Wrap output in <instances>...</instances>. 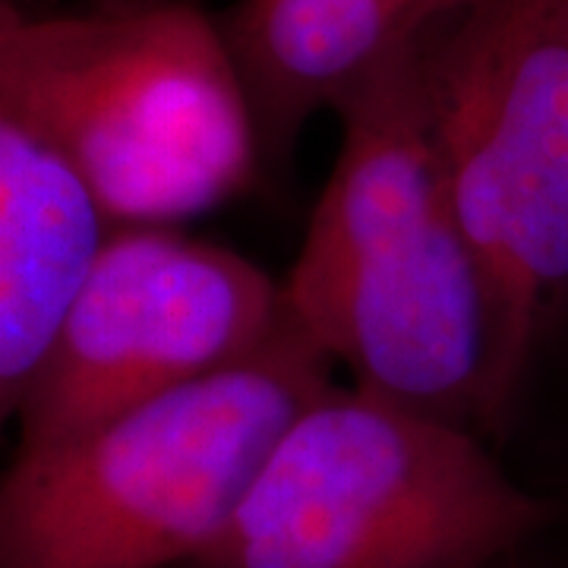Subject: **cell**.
Here are the masks:
<instances>
[{
    "mask_svg": "<svg viewBox=\"0 0 568 568\" xmlns=\"http://www.w3.org/2000/svg\"><path fill=\"white\" fill-rule=\"evenodd\" d=\"M287 323L282 282L178 227H111L17 414L48 446L263 351Z\"/></svg>",
    "mask_w": 568,
    "mask_h": 568,
    "instance_id": "6",
    "label": "cell"
},
{
    "mask_svg": "<svg viewBox=\"0 0 568 568\" xmlns=\"http://www.w3.org/2000/svg\"><path fill=\"white\" fill-rule=\"evenodd\" d=\"M111 224L0 63V429L17 424Z\"/></svg>",
    "mask_w": 568,
    "mask_h": 568,
    "instance_id": "7",
    "label": "cell"
},
{
    "mask_svg": "<svg viewBox=\"0 0 568 568\" xmlns=\"http://www.w3.org/2000/svg\"><path fill=\"white\" fill-rule=\"evenodd\" d=\"M0 63L111 227H178L265 164L219 17L190 0L54 17L0 0Z\"/></svg>",
    "mask_w": 568,
    "mask_h": 568,
    "instance_id": "3",
    "label": "cell"
},
{
    "mask_svg": "<svg viewBox=\"0 0 568 568\" xmlns=\"http://www.w3.org/2000/svg\"><path fill=\"white\" fill-rule=\"evenodd\" d=\"M448 196L493 301L484 414L568 291V0H470L426 51Z\"/></svg>",
    "mask_w": 568,
    "mask_h": 568,
    "instance_id": "5",
    "label": "cell"
},
{
    "mask_svg": "<svg viewBox=\"0 0 568 568\" xmlns=\"http://www.w3.org/2000/svg\"><path fill=\"white\" fill-rule=\"evenodd\" d=\"M219 26L265 164L287 162L316 114H338L439 29L402 0H234Z\"/></svg>",
    "mask_w": 568,
    "mask_h": 568,
    "instance_id": "8",
    "label": "cell"
},
{
    "mask_svg": "<svg viewBox=\"0 0 568 568\" xmlns=\"http://www.w3.org/2000/svg\"><path fill=\"white\" fill-rule=\"evenodd\" d=\"M429 39L338 111V159L282 297L287 320L354 386L462 424L484 407L493 301L448 196Z\"/></svg>",
    "mask_w": 568,
    "mask_h": 568,
    "instance_id": "1",
    "label": "cell"
},
{
    "mask_svg": "<svg viewBox=\"0 0 568 568\" xmlns=\"http://www.w3.org/2000/svg\"><path fill=\"white\" fill-rule=\"evenodd\" d=\"M332 364L297 332L0 467V568H186Z\"/></svg>",
    "mask_w": 568,
    "mask_h": 568,
    "instance_id": "2",
    "label": "cell"
},
{
    "mask_svg": "<svg viewBox=\"0 0 568 568\" xmlns=\"http://www.w3.org/2000/svg\"><path fill=\"white\" fill-rule=\"evenodd\" d=\"M405 7H410L417 17H424L433 26H443V22L455 20L462 10H465L470 0H402Z\"/></svg>",
    "mask_w": 568,
    "mask_h": 568,
    "instance_id": "9",
    "label": "cell"
},
{
    "mask_svg": "<svg viewBox=\"0 0 568 568\" xmlns=\"http://www.w3.org/2000/svg\"><path fill=\"white\" fill-rule=\"evenodd\" d=\"M549 518L458 420L332 383L186 568H489Z\"/></svg>",
    "mask_w": 568,
    "mask_h": 568,
    "instance_id": "4",
    "label": "cell"
}]
</instances>
